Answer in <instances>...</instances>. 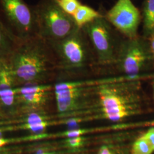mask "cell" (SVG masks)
Returning <instances> with one entry per match:
<instances>
[{"mask_svg":"<svg viewBox=\"0 0 154 154\" xmlns=\"http://www.w3.org/2000/svg\"><path fill=\"white\" fill-rule=\"evenodd\" d=\"M149 58L145 45L138 37L122 41L115 65L119 72L134 78L141 72Z\"/></svg>","mask_w":154,"mask_h":154,"instance_id":"7","label":"cell"},{"mask_svg":"<svg viewBox=\"0 0 154 154\" xmlns=\"http://www.w3.org/2000/svg\"><path fill=\"white\" fill-rule=\"evenodd\" d=\"M14 85L8 63L0 62V108L8 114L17 113Z\"/></svg>","mask_w":154,"mask_h":154,"instance_id":"11","label":"cell"},{"mask_svg":"<svg viewBox=\"0 0 154 154\" xmlns=\"http://www.w3.org/2000/svg\"><path fill=\"white\" fill-rule=\"evenodd\" d=\"M86 131L85 130H69L67 131L63 132L61 135L63 137H66L67 138H72V137H80L83 134H85V132Z\"/></svg>","mask_w":154,"mask_h":154,"instance_id":"18","label":"cell"},{"mask_svg":"<svg viewBox=\"0 0 154 154\" xmlns=\"http://www.w3.org/2000/svg\"><path fill=\"white\" fill-rule=\"evenodd\" d=\"M14 87L44 84L57 69L53 51L48 43L35 35L19 41L8 62Z\"/></svg>","mask_w":154,"mask_h":154,"instance_id":"1","label":"cell"},{"mask_svg":"<svg viewBox=\"0 0 154 154\" xmlns=\"http://www.w3.org/2000/svg\"><path fill=\"white\" fill-rule=\"evenodd\" d=\"M83 138L81 136L72 138H67L66 140V143L70 147H78L81 146L83 144Z\"/></svg>","mask_w":154,"mask_h":154,"instance_id":"17","label":"cell"},{"mask_svg":"<svg viewBox=\"0 0 154 154\" xmlns=\"http://www.w3.org/2000/svg\"><path fill=\"white\" fill-rule=\"evenodd\" d=\"M93 47L97 62L102 66L115 65L122 40L119 33L105 18L104 14L82 28Z\"/></svg>","mask_w":154,"mask_h":154,"instance_id":"5","label":"cell"},{"mask_svg":"<svg viewBox=\"0 0 154 154\" xmlns=\"http://www.w3.org/2000/svg\"><path fill=\"white\" fill-rule=\"evenodd\" d=\"M150 48H151V51L154 55V38L151 40V45H150Z\"/></svg>","mask_w":154,"mask_h":154,"instance_id":"22","label":"cell"},{"mask_svg":"<svg viewBox=\"0 0 154 154\" xmlns=\"http://www.w3.org/2000/svg\"><path fill=\"white\" fill-rule=\"evenodd\" d=\"M152 88H153V93H154V81L152 82Z\"/></svg>","mask_w":154,"mask_h":154,"instance_id":"25","label":"cell"},{"mask_svg":"<svg viewBox=\"0 0 154 154\" xmlns=\"http://www.w3.org/2000/svg\"><path fill=\"white\" fill-rule=\"evenodd\" d=\"M98 154H112V153L108 147L104 146L100 149Z\"/></svg>","mask_w":154,"mask_h":154,"instance_id":"20","label":"cell"},{"mask_svg":"<svg viewBox=\"0 0 154 154\" xmlns=\"http://www.w3.org/2000/svg\"><path fill=\"white\" fill-rule=\"evenodd\" d=\"M138 81L134 78L100 84L97 88V97L104 118L116 122L138 114Z\"/></svg>","mask_w":154,"mask_h":154,"instance_id":"2","label":"cell"},{"mask_svg":"<svg viewBox=\"0 0 154 154\" xmlns=\"http://www.w3.org/2000/svg\"><path fill=\"white\" fill-rule=\"evenodd\" d=\"M33 7L37 34L46 41L65 38L78 29L72 17L63 11L56 0H41Z\"/></svg>","mask_w":154,"mask_h":154,"instance_id":"4","label":"cell"},{"mask_svg":"<svg viewBox=\"0 0 154 154\" xmlns=\"http://www.w3.org/2000/svg\"><path fill=\"white\" fill-rule=\"evenodd\" d=\"M61 9L67 14L72 16L82 4L79 0H56Z\"/></svg>","mask_w":154,"mask_h":154,"instance_id":"16","label":"cell"},{"mask_svg":"<svg viewBox=\"0 0 154 154\" xmlns=\"http://www.w3.org/2000/svg\"><path fill=\"white\" fill-rule=\"evenodd\" d=\"M143 136L147 139L154 151V127L149 128Z\"/></svg>","mask_w":154,"mask_h":154,"instance_id":"19","label":"cell"},{"mask_svg":"<svg viewBox=\"0 0 154 154\" xmlns=\"http://www.w3.org/2000/svg\"><path fill=\"white\" fill-rule=\"evenodd\" d=\"M18 41L9 32L0 19V61L8 63Z\"/></svg>","mask_w":154,"mask_h":154,"instance_id":"12","label":"cell"},{"mask_svg":"<svg viewBox=\"0 0 154 154\" xmlns=\"http://www.w3.org/2000/svg\"><path fill=\"white\" fill-rule=\"evenodd\" d=\"M104 16L111 25L126 38L138 37L140 14L131 0H118Z\"/></svg>","mask_w":154,"mask_h":154,"instance_id":"9","label":"cell"},{"mask_svg":"<svg viewBox=\"0 0 154 154\" xmlns=\"http://www.w3.org/2000/svg\"><path fill=\"white\" fill-rule=\"evenodd\" d=\"M2 134H3V131L2 130H0V139L2 138Z\"/></svg>","mask_w":154,"mask_h":154,"instance_id":"24","label":"cell"},{"mask_svg":"<svg viewBox=\"0 0 154 154\" xmlns=\"http://www.w3.org/2000/svg\"><path fill=\"white\" fill-rule=\"evenodd\" d=\"M154 151L148 140L143 135L133 144L131 154H152Z\"/></svg>","mask_w":154,"mask_h":154,"instance_id":"15","label":"cell"},{"mask_svg":"<svg viewBox=\"0 0 154 154\" xmlns=\"http://www.w3.org/2000/svg\"><path fill=\"white\" fill-rule=\"evenodd\" d=\"M103 16V14L94 10L93 8L81 4L72 17L77 27L82 29L85 25Z\"/></svg>","mask_w":154,"mask_h":154,"instance_id":"13","label":"cell"},{"mask_svg":"<svg viewBox=\"0 0 154 154\" xmlns=\"http://www.w3.org/2000/svg\"><path fill=\"white\" fill-rule=\"evenodd\" d=\"M0 19L18 41L37 35L33 7L23 0H0Z\"/></svg>","mask_w":154,"mask_h":154,"instance_id":"6","label":"cell"},{"mask_svg":"<svg viewBox=\"0 0 154 154\" xmlns=\"http://www.w3.org/2000/svg\"><path fill=\"white\" fill-rule=\"evenodd\" d=\"M143 18L145 33H154V0H146L144 2Z\"/></svg>","mask_w":154,"mask_h":154,"instance_id":"14","label":"cell"},{"mask_svg":"<svg viewBox=\"0 0 154 154\" xmlns=\"http://www.w3.org/2000/svg\"><path fill=\"white\" fill-rule=\"evenodd\" d=\"M36 154H52L51 153H48V152H43V151H39Z\"/></svg>","mask_w":154,"mask_h":154,"instance_id":"23","label":"cell"},{"mask_svg":"<svg viewBox=\"0 0 154 154\" xmlns=\"http://www.w3.org/2000/svg\"></svg>","mask_w":154,"mask_h":154,"instance_id":"26","label":"cell"},{"mask_svg":"<svg viewBox=\"0 0 154 154\" xmlns=\"http://www.w3.org/2000/svg\"><path fill=\"white\" fill-rule=\"evenodd\" d=\"M52 88V86L45 84H29L15 88L17 112L45 113Z\"/></svg>","mask_w":154,"mask_h":154,"instance_id":"10","label":"cell"},{"mask_svg":"<svg viewBox=\"0 0 154 154\" xmlns=\"http://www.w3.org/2000/svg\"><path fill=\"white\" fill-rule=\"evenodd\" d=\"M90 91L85 83H58L54 87L57 108L61 115H69L88 108V96Z\"/></svg>","mask_w":154,"mask_h":154,"instance_id":"8","label":"cell"},{"mask_svg":"<svg viewBox=\"0 0 154 154\" xmlns=\"http://www.w3.org/2000/svg\"><path fill=\"white\" fill-rule=\"evenodd\" d=\"M11 142V139H5V138H1L0 139V147L10 143Z\"/></svg>","mask_w":154,"mask_h":154,"instance_id":"21","label":"cell"},{"mask_svg":"<svg viewBox=\"0 0 154 154\" xmlns=\"http://www.w3.org/2000/svg\"><path fill=\"white\" fill-rule=\"evenodd\" d=\"M46 42L55 57L57 69L63 72L82 70L90 65L94 54L95 55L82 29H77L65 38Z\"/></svg>","mask_w":154,"mask_h":154,"instance_id":"3","label":"cell"}]
</instances>
